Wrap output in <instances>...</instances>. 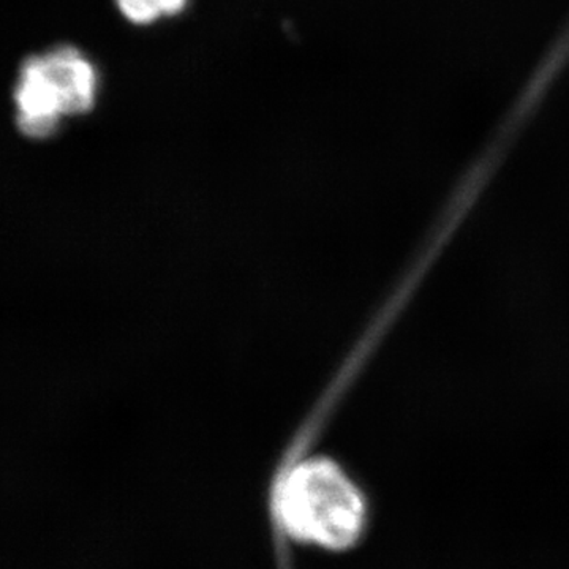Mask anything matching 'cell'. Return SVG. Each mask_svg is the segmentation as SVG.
Instances as JSON below:
<instances>
[{
	"label": "cell",
	"mask_w": 569,
	"mask_h": 569,
	"mask_svg": "<svg viewBox=\"0 0 569 569\" xmlns=\"http://www.w3.org/2000/svg\"><path fill=\"white\" fill-rule=\"evenodd\" d=\"M272 509L291 541L326 553L355 549L369 523L366 493L346 468L326 456L296 460L283 470Z\"/></svg>",
	"instance_id": "6da1fadb"
},
{
	"label": "cell",
	"mask_w": 569,
	"mask_h": 569,
	"mask_svg": "<svg viewBox=\"0 0 569 569\" xmlns=\"http://www.w3.org/2000/svg\"><path fill=\"white\" fill-rule=\"evenodd\" d=\"M14 99L18 104V127L26 137L39 140L50 137L66 114L61 89L43 58H31L24 62Z\"/></svg>",
	"instance_id": "7a4b0ae2"
},
{
	"label": "cell",
	"mask_w": 569,
	"mask_h": 569,
	"mask_svg": "<svg viewBox=\"0 0 569 569\" xmlns=\"http://www.w3.org/2000/svg\"><path fill=\"white\" fill-rule=\"evenodd\" d=\"M43 61L61 89L66 114H82L91 110L96 99V71L80 51L61 47L43 56Z\"/></svg>",
	"instance_id": "3957f363"
},
{
	"label": "cell",
	"mask_w": 569,
	"mask_h": 569,
	"mask_svg": "<svg viewBox=\"0 0 569 569\" xmlns=\"http://www.w3.org/2000/svg\"><path fill=\"white\" fill-rule=\"evenodd\" d=\"M187 0H118L119 9L134 24H148L163 14L179 13Z\"/></svg>",
	"instance_id": "277c9868"
}]
</instances>
